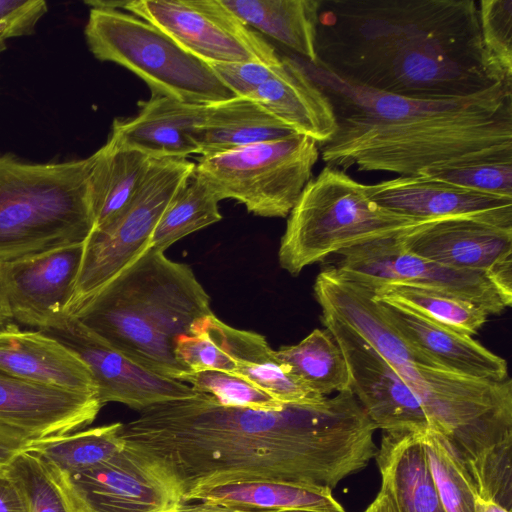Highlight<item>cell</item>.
Here are the masks:
<instances>
[{
  "instance_id": "obj_1",
  "label": "cell",
  "mask_w": 512,
  "mask_h": 512,
  "mask_svg": "<svg viewBox=\"0 0 512 512\" xmlns=\"http://www.w3.org/2000/svg\"><path fill=\"white\" fill-rule=\"evenodd\" d=\"M375 430L347 389L272 411L228 406L200 393L141 411L120 435L165 464L185 494L201 484L251 479L333 490L375 458Z\"/></svg>"
},
{
  "instance_id": "obj_2",
  "label": "cell",
  "mask_w": 512,
  "mask_h": 512,
  "mask_svg": "<svg viewBox=\"0 0 512 512\" xmlns=\"http://www.w3.org/2000/svg\"><path fill=\"white\" fill-rule=\"evenodd\" d=\"M316 55L342 81L414 99L512 81L486 50L474 0H322Z\"/></svg>"
},
{
  "instance_id": "obj_3",
  "label": "cell",
  "mask_w": 512,
  "mask_h": 512,
  "mask_svg": "<svg viewBox=\"0 0 512 512\" xmlns=\"http://www.w3.org/2000/svg\"><path fill=\"white\" fill-rule=\"evenodd\" d=\"M297 60L333 110L335 131L318 144L327 166L413 176L512 158V81L465 98L414 99L351 85Z\"/></svg>"
},
{
  "instance_id": "obj_4",
  "label": "cell",
  "mask_w": 512,
  "mask_h": 512,
  "mask_svg": "<svg viewBox=\"0 0 512 512\" xmlns=\"http://www.w3.org/2000/svg\"><path fill=\"white\" fill-rule=\"evenodd\" d=\"M210 314L191 267L148 248L71 315L139 364L178 379L187 371L175 358L176 340Z\"/></svg>"
},
{
  "instance_id": "obj_5",
  "label": "cell",
  "mask_w": 512,
  "mask_h": 512,
  "mask_svg": "<svg viewBox=\"0 0 512 512\" xmlns=\"http://www.w3.org/2000/svg\"><path fill=\"white\" fill-rule=\"evenodd\" d=\"M93 162V154L35 162L0 152V261L87 239Z\"/></svg>"
},
{
  "instance_id": "obj_6",
  "label": "cell",
  "mask_w": 512,
  "mask_h": 512,
  "mask_svg": "<svg viewBox=\"0 0 512 512\" xmlns=\"http://www.w3.org/2000/svg\"><path fill=\"white\" fill-rule=\"evenodd\" d=\"M288 216L278 259L294 276L345 249L402 236L430 222L379 206L368 196L367 185L330 166L307 183Z\"/></svg>"
},
{
  "instance_id": "obj_7",
  "label": "cell",
  "mask_w": 512,
  "mask_h": 512,
  "mask_svg": "<svg viewBox=\"0 0 512 512\" xmlns=\"http://www.w3.org/2000/svg\"><path fill=\"white\" fill-rule=\"evenodd\" d=\"M84 36L96 59L130 70L148 85L152 95L198 105L235 97L210 64L131 13L91 7Z\"/></svg>"
},
{
  "instance_id": "obj_8",
  "label": "cell",
  "mask_w": 512,
  "mask_h": 512,
  "mask_svg": "<svg viewBox=\"0 0 512 512\" xmlns=\"http://www.w3.org/2000/svg\"><path fill=\"white\" fill-rule=\"evenodd\" d=\"M411 388L430 428L467 464L512 438V380L467 376L440 368L396 371Z\"/></svg>"
},
{
  "instance_id": "obj_9",
  "label": "cell",
  "mask_w": 512,
  "mask_h": 512,
  "mask_svg": "<svg viewBox=\"0 0 512 512\" xmlns=\"http://www.w3.org/2000/svg\"><path fill=\"white\" fill-rule=\"evenodd\" d=\"M318 142L294 134L200 157L195 171L218 199H233L261 217H286L311 180Z\"/></svg>"
},
{
  "instance_id": "obj_10",
  "label": "cell",
  "mask_w": 512,
  "mask_h": 512,
  "mask_svg": "<svg viewBox=\"0 0 512 512\" xmlns=\"http://www.w3.org/2000/svg\"><path fill=\"white\" fill-rule=\"evenodd\" d=\"M194 167L184 158L153 159L128 205L105 227L91 231L69 315L150 247L169 200Z\"/></svg>"
},
{
  "instance_id": "obj_11",
  "label": "cell",
  "mask_w": 512,
  "mask_h": 512,
  "mask_svg": "<svg viewBox=\"0 0 512 512\" xmlns=\"http://www.w3.org/2000/svg\"><path fill=\"white\" fill-rule=\"evenodd\" d=\"M403 236V235H402ZM400 237L366 242L335 254L329 268L340 276L377 288L404 284L438 291L473 303L488 315H497L511 306L505 293L487 273L443 266L406 251Z\"/></svg>"
},
{
  "instance_id": "obj_12",
  "label": "cell",
  "mask_w": 512,
  "mask_h": 512,
  "mask_svg": "<svg viewBox=\"0 0 512 512\" xmlns=\"http://www.w3.org/2000/svg\"><path fill=\"white\" fill-rule=\"evenodd\" d=\"M124 9L154 25L181 48L208 64L262 62L281 56L221 0L120 1Z\"/></svg>"
},
{
  "instance_id": "obj_13",
  "label": "cell",
  "mask_w": 512,
  "mask_h": 512,
  "mask_svg": "<svg viewBox=\"0 0 512 512\" xmlns=\"http://www.w3.org/2000/svg\"><path fill=\"white\" fill-rule=\"evenodd\" d=\"M51 472L78 512H173L184 503V491L170 469L126 444L109 460L77 474Z\"/></svg>"
},
{
  "instance_id": "obj_14",
  "label": "cell",
  "mask_w": 512,
  "mask_h": 512,
  "mask_svg": "<svg viewBox=\"0 0 512 512\" xmlns=\"http://www.w3.org/2000/svg\"><path fill=\"white\" fill-rule=\"evenodd\" d=\"M42 332L59 340L86 363L96 381L102 405L117 402L144 411L200 394L184 382L139 364L72 315Z\"/></svg>"
},
{
  "instance_id": "obj_15",
  "label": "cell",
  "mask_w": 512,
  "mask_h": 512,
  "mask_svg": "<svg viewBox=\"0 0 512 512\" xmlns=\"http://www.w3.org/2000/svg\"><path fill=\"white\" fill-rule=\"evenodd\" d=\"M322 323L342 350L350 390L376 429L387 434L421 433L430 428L419 401L393 367L357 332L322 312Z\"/></svg>"
},
{
  "instance_id": "obj_16",
  "label": "cell",
  "mask_w": 512,
  "mask_h": 512,
  "mask_svg": "<svg viewBox=\"0 0 512 512\" xmlns=\"http://www.w3.org/2000/svg\"><path fill=\"white\" fill-rule=\"evenodd\" d=\"M84 242L4 262L7 300L13 320L47 330L69 315Z\"/></svg>"
},
{
  "instance_id": "obj_17",
  "label": "cell",
  "mask_w": 512,
  "mask_h": 512,
  "mask_svg": "<svg viewBox=\"0 0 512 512\" xmlns=\"http://www.w3.org/2000/svg\"><path fill=\"white\" fill-rule=\"evenodd\" d=\"M419 257L459 270L489 274L512 295V228L451 218L426 222L400 237Z\"/></svg>"
},
{
  "instance_id": "obj_18",
  "label": "cell",
  "mask_w": 512,
  "mask_h": 512,
  "mask_svg": "<svg viewBox=\"0 0 512 512\" xmlns=\"http://www.w3.org/2000/svg\"><path fill=\"white\" fill-rule=\"evenodd\" d=\"M379 206L420 221L464 218L512 228V198L464 188L425 175L367 185Z\"/></svg>"
},
{
  "instance_id": "obj_19",
  "label": "cell",
  "mask_w": 512,
  "mask_h": 512,
  "mask_svg": "<svg viewBox=\"0 0 512 512\" xmlns=\"http://www.w3.org/2000/svg\"><path fill=\"white\" fill-rule=\"evenodd\" d=\"M102 406L97 395L27 382L0 369V423L35 440L81 430Z\"/></svg>"
},
{
  "instance_id": "obj_20",
  "label": "cell",
  "mask_w": 512,
  "mask_h": 512,
  "mask_svg": "<svg viewBox=\"0 0 512 512\" xmlns=\"http://www.w3.org/2000/svg\"><path fill=\"white\" fill-rule=\"evenodd\" d=\"M375 290L326 267L316 277L314 296L322 312L335 316L368 342L395 371L406 366L433 367L414 351L382 314Z\"/></svg>"
},
{
  "instance_id": "obj_21",
  "label": "cell",
  "mask_w": 512,
  "mask_h": 512,
  "mask_svg": "<svg viewBox=\"0 0 512 512\" xmlns=\"http://www.w3.org/2000/svg\"><path fill=\"white\" fill-rule=\"evenodd\" d=\"M205 111L206 105L152 95L136 115L115 119L108 139L153 159H187L200 154L196 137Z\"/></svg>"
},
{
  "instance_id": "obj_22",
  "label": "cell",
  "mask_w": 512,
  "mask_h": 512,
  "mask_svg": "<svg viewBox=\"0 0 512 512\" xmlns=\"http://www.w3.org/2000/svg\"><path fill=\"white\" fill-rule=\"evenodd\" d=\"M377 302L384 317L405 342L434 368L491 380L509 377L506 360L472 336L437 324L404 307Z\"/></svg>"
},
{
  "instance_id": "obj_23",
  "label": "cell",
  "mask_w": 512,
  "mask_h": 512,
  "mask_svg": "<svg viewBox=\"0 0 512 512\" xmlns=\"http://www.w3.org/2000/svg\"><path fill=\"white\" fill-rule=\"evenodd\" d=\"M0 369L27 382L98 396L92 372L74 351L12 322L0 329Z\"/></svg>"
},
{
  "instance_id": "obj_24",
  "label": "cell",
  "mask_w": 512,
  "mask_h": 512,
  "mask_svg": "<svg viewBox=\"0 0 512 512\" xmlns=\"http://www.w3.org/2000/svg\"><path fill=\"white\" fill-rule=\"evenodd\" d=\"M183 502L272 512H346L328 487L278 479L201 484L185 492Z\"/></svg>"
},
{
  "instance_id": "obj_25",
  "label": "cell",
  "mask_w": 512,
  "mask_h": 512,
  "mask_svg": "<svg viewBox=\"0 0 512 512\" xmlns=\"http://www.w3.org/2000/svg\"><path fill=\"white\" fill-rule=\"evenodd\" d=\"M249 98L254 99L298 134L319 143L328 140L336 122L330 102L297 59L283 57L277 74Z\"/></svg>"
},
{
  "instance_id": "obj_26",
  "label": "cell",
  "mask_w": 512,
  "mask_h": 512,
  "mask_svg": "<svg viewBox=\"0 0 512 512\" xmlns=\"http://www.w3.org/2000/svg\"><path fill=\"white\" fill-rule=\"evenodd\" d=\"M375 460L381 487L388 492L396 512H446L425 457L420 433H385Z\"/></svg>"
},
{
  "instance_id": "obj_27",
  "label": "cell",
  "mask_w": 512,
  "mask_h": 512,
  "mask_svg": "<svg viewBox=\"0 0 512 512\" xmlns=\"http://www.w3.org/2000/svg\"><path fill=\"white\" fill-rule=\"evenodd\" d=\"M298 134L249 97L206 105L196 142L201 157L283 139Z\"/></svg>"
},
{
  "instance_id": "obj_28",
  "label": "cell",
  "mask_w": 512,
  "mask_h": 512,
  "mask_svg": "<svg viewBox=\"0 0 512 512\" xmlns=\"http://www.w3.org/2000/svg\"><path fill=\"white\" fill-rule=\"evenodd\" d=\"M322 0H221L244 24L312 64Z\"/></svg>"
},
{
  "instance_id": "obj_29",
  "label": "cell",
  "mask_w": 512,
  "mask_h": 512,
  "mask_svg": "<svg viewBox=\"0 0 512 512\" xmlns=\"http://www.w3.org/2000/svg\"><path fill=\"white\" fill-rule=\"evenodd\" d=\"M93 156L90 204L96 230L109 224L128 205L153 158L109 139Z\"/></svg>"
},
{
  "instance_id": "obj_30",
  "label": "cell",
  "mask_w": 512,
  "mask_h": 512,
  "mask_svg": "<svg viewBox=\"0 0 512 512\" xmlns=\"http://www.w3.org/2000/svg\"><path fill=\"white\" fill-rule=\"evenodd\" d=\"M122 423H112L66 435L38 439L28 451L38 456L54 473L71 476L93 468L119 453L125 446Z\"/></svg>"
},
{
  "instance_id": "obj_31",
  "label": "cell",
  "mask_w": 512,
  "mask_h": 512,
  "mask_svg": "<svg viewBox=\"0 0 512 512\" xmlns=\"http://www.w3.org/2000/svg\"><path fill=\"white\" fill-rule=\"evenodd\" d=\"M279 361L319 396L350 389V376L341 348L325 329H314L295 345L275 351Z\"/></svg>"
},
{
  "instance_id": "obj_32",
  "label": "cell",
  "mask_w": 512,
  "mask_h": 512,
  "mask_svg": "<svg viewBox=\"0 0 512 512\" xmlns=\"http://www.w3.org/2000/svg\"><path fill=\"white\" fill-rule=\"evenodd\" d=\"M220 200L194 169L169 200L151 237L150 247L165 251L185 236L219 222Z\"/></svg>"
},
{
  "instance_id": "obj_33",
  "label": "cell",
  "mask_w": 512,
  "mask_h": 512,
  "mask_svg": "<svg viewBox=\"0 0 512 512\" xmlns=\"http://www.w3.org/2000/svg\"><path fill=\"white\" fill-rule=\"evenodd\" d=\"M374 297L469 336L477 334L489 316L475 304L460 298L404 284L381 286L375 290Z\"/></svg>"
},
{
  "instance_id": "obj_34",
  "label": "cell",
  "mask_w": 512,
  "mask_h": 512,
  "mask_svg": "<svg viewBox=\"0 0 512 512\" xmlns=\"http://www.w3.org/2000/svg\"><path fill=\"white\" fill-rule=\"evenodd\" d=\"M420 439L446 512H475L478 494L463 460L433 428L421 432Z\"/></svg>"
},
{
  "instance_id": "obj_35",
  "label": "cell",
  "mask_w": 512,
  "mask_h": 512,
  "mask_svg": "<svg viewBox=\"0 0 512 512\" xmlns=\"http://www.w3.org/2000/svg\"><path fill=\"white\" fill-rule=\"evenodd\" d=\"M231 326L210 314L197 319L189 334L176 340L174 354L187 372L216 370L233 374L236 363L230 338Z\"/></svg>"
},
{
  "instance_id": "obj_36",
  "label": "cell",
  "mask_w": 512,
  "mask_h": 512,
  "mask_svg": "<svg viewBox=\"0 0 512 512\" xmlns=\"http://www.w3.org/2000/svg\"><path fill=\"white\" fill-rule=\"evenodd\" d=\"M5 470L21 488L29 512H78L68 490L34 453H20Z\"/></svg>"
},
{
  "instance_id": "obj_37",
  "label": "cell",
  "mask_w": 512,
  "mask_h": 512,
  "mask_svg": "<svg viewBox=\"0 0 512 512\" xmlns=\"http://www.w3.org/2000/svg\"><path fill=\"white\" fill-rule=\"evenodd\" d=\"M177 380L228 406L272 411L280 410L285 405L247 379L227 372H186Z\"/></svg>"
},
{
  "instance_id": "obj_38",
  "label": "cell",
  "mask_w": 512,
  "mask_h": 512,
  "mask_svg": "<svg viewBox=\"0 0 512 512\" xmlns=\"http://www.w3.org/2000/svg\"><path fill=\"white\" fill-rule=\"evenodd\" d=\"M425 175L464 188L512 198V158H498L431 168Z\"/></svg>"
},
{
  "instance_id": "obj_39",
  "label": "cell",
  "mask_w": 512,
  "mask_h": 512,
  "mask_svg": "<svg viewBox=\"0 0 512 512\" xmlns=\"http://www.w3.org/2000/svg\"><path fill=\"white\" fill-rule=\"evenodd\" d=\"M479 498L512 510V438L465 464Z\"/></svg>"
},
{
  "instance_id": "obj_40",
  "label": "cell",
  "mask_w": 512,
  "mask_h": 512,
  "mask_svg": "<svg viewBox=\"0 0 512 512\" xmlns=\"http://www.w3.org/2000/svg\"><path fill=\"white\" fill-rule=\"evenodd\" d=\"M233 374L247 379L283 404L306 403L326 397L310 390L279 361L275 352L259 362L239 363Z\"/></svg>"
},
{
  "instance_id": "obj_41",
  "label": "cell",
  "mask_w": 512,
  "mask_h": 512,
  "mask_svg": "<svg viewBox=\"0 0 512 512\" xmlns=\"http://www.w3.org/2000/svg\"><path fill=\"white\" fill-rule=\"evenodd\" d=\"M478 15L486 50L512 77V0H481Z\"/></svg>"
},
{
  "instance_id": "obj_42",
  "label": "cell",
  "mask_w": 512,
  "mask_h": 512,
  "mask_svg": "<svg viewBox=\"0 0 512 512\" xmlns=\"http://www.w3.org/2000/svg\"><path fill=\"white\" fill-rule=\"evenodd\" d=\"M282 61L283 57L276 64L244 62L210 64V66L235 96L249 97L262 84L277 74Z\"/></svg>"
},
{
  "instance_id": "obj_43",
  "label": "cell",
  "mask_w": 512,
  "mask_h": 512,
  "mask_svg": "<svg viewBox=\"0 0 512 512\" xmlns=\"http://www.w3.org/2000/svg\"><path fill=\"white\" fill-rule=\"evenodd\" d=\"M47 11L44 0H0V41L34 34Z\"/></svg>"
},
{
  "instance_id": "obj_44",
  "label": "cell",
  "mask_w": 512,
  "mask_h": 512,
  "mask_svg": "<svg viewBox=\"0 0 512 512\" xmlns=\"http://www.w3.org/2000/svg\"><path fill=\"white\" fill-rule=\"evenodd\" d=\"M34 441L24 432L0 423V469L8 466L20 453L28 451Z\"/></svg>"
},
{
  "instance_id": "obj_45",
  "label": "cell",
  "mask_w": 512,
  "mask_h": 512,
  "mask_svg": "<svg viewBox=\"0 0 512 512\" xmlns=\"http://www.w3.org/2000/svg\"><path fill=\"white\" fill-rule=\"evenodd\" d=\"M0 512H29L26 498L19 485L0 469Z\"/></svg>"
},
{
  "instance_id": "obj_46",
  "label": "cell",
  "mask_w": 512,
  "mask_h": 512,
  "mask_svg": "<svg viewBox=\"0 0 512 512\" xmlns=\"http://www.w3.org/2000/svg\"><path fill=\"white\" fill-rule=\"evenodd\" d=\"M173 512H272L253 509H240L222 505L196 502L182 503Z\"/></svg>"
},
{
  "instance_id": "obj_47",
  "label": "cell",
  "mask_w": 512,
  "mask_h": 512,
  "mask_svg": "<svg viewBox=\"0 0 512 512\" xmlns=\"http://www.w3.org/2000/svg\"><path fill=\"white\" fill-rule=\"evenodd\" d=\"M13 321L9 308L5 278H4V262L0 261V329Z\"/></svg>"
},
{
  "instance_id": "obj_48",
  "label": "cell",
  "mask_w": 512,
  "mask_h": 512,
  "mask_svg": "<svg viewBox=\"0 0 512 512\" xmlns=\"http://www.w3.org/2000/svg\"><path fill=\"white\" fill-rule=\"evenodd\" d=\"M364 512H396L393 502L388 494V492L380 487V491L378 492L374 501L365 509Z\"/></svg>"
},
{
  "instance_id": "obj_49",
  "label": "cell",
  "mask_w": 512,
  "mask_h": 512,
  "mask_svg": "<svg viewBox=\"0 0 512 512\" xmlns=\"http://www.w3.org/2000/svg\"><path fill=\"white\" fill-rule=\"evenodd\" d=\"M475 512H511L504 508L503 506L499 505L498 503L491 501V500H485L482 498H477L476 505H475Z\"/></svg>"
},
{
  "instance_id": "obj_50",
  "label": "cell",
  "mask_w": 512,
  "mask_h": 512,
  "mask_svg": "<svg viewBox=\"0 0 512 512\" xmlns=\"http://www.w3.org/2000/svg\"><path fill=\"white\" fill-rule=\"evenodd\" d=\"M7 49V44L4 41H0V54Z\"/></svg>"
}]
</instances>
